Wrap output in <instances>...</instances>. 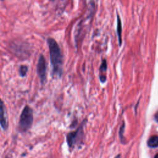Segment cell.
Wrapping results in <instances>:
<instances>
[{
  "label": "cell",
  "instance_id": "obj_8",
  "mask_svg": "<svg viewBox=\"0 0 158 158\" xmlns=\"http://www.w3.org/2000/svg\"><path fill=\"white\" fill-rule=\"evenodd\" d=\"M106 68H107V64H106V62L105 60H103L102 64H101V69L102 70H106Z\"/></svg>",
  "mask_w": 158,
  "mask_h": 158
},
{
  "label": "cell",
  "instance_id": "obj_4",
  "mask_svg": "<svg viewBox=\"0 0 158 158\" xmlns=\"http://www.w3.org/2000/svg\"><path fill=\"white\" fill-rule=\"evenodd\" d=\"M0 126L4 130H6L9 127L6 107L1 99H0Z\"/></svg>",
  "mask_w": 158,
  "mask_h": 158
},
{
  "label": "cell",
  "instance_id": "obj_10",
  "mask_svg": "<svg viewBox=\"0 0 158 158\" xmlns=\"http://www.w3.org/2000/svg\"><path fill=\"white\" fill-rule=\"evenodd\" d=\"M154 158H158V153L157 154H156V155H155V156H154Z\"/></svg>",
  "mask_w": 158,
  "mask_h": 158
},
{
  "label": "cell",
  "instance_id": "obj_6",
  "mask_svg": "<svg viewBox=\"0 0 158 158\" xmlns=\"http://www.w3.org/2000/svg\"><path fill=\"white\" fill-rule=\"evenodd\" d=\"M148 145L151 148L158 147V136H152L148 141Z\"/></svg>",
  "mask_w": 158,
  "mask_h": 158
},
{
  "label": "cell",
  "instance_id": "obj_1",
  "mask_svg": "<svg viewBox=\"0 0 158 158\" xmlns=\"http://www.w3.org/2000/svg\"><path fill=\"white\" fill-rule=\"evenodd\" d=\"M48 43L49 49L50 60L54 75L60 76L62 73V57L58 44L53 38H49Z\"/></svg>",
  "mask_w": 158,
  "mask_h": 158
},
{
  "label": "cell",
  "instance_id": "obj_5",
  "mask_svg": "<svg viewBox=\"0 0 158 158\" xmlns=\"http://www.w3.org/2000/svg\"><path fill=\"white\" fill-rule=\"evenodd\" d=\"M117 33L118 38L119 45H122V22L118 15H117Z\"/></svg>",
  "mask_w": 158,
  "mask_h": 158
},
{
  "label": "cell",
  "instance_id": "obj_9",
  "mask_svg": "<svg viewBox=\"0 0 158 158\" xmlns=\"http://www.w3.org/2000/svg\"><path fill=\"white\" fill-rule=\"evenodd\" d=\"M154 117H155V119H156V121L158 122V112H157L156 113Z\"/></svg>",
  "mask_w": 158,
  "mask_h": 158
},
{
  "label": "cell",
  "instance_id": "obj_2",
  "mask_svg": "<svg viewBox=\"0 0 158 158\" xmlns=\"http://www.w3.org/2000/svg\"><path fill=\"white\" fill-rule=\"evenodd\" d=\"M33 122V111L29 106H25L20 115L19 122V130L20 132H26L31 127Z\"/></svg>",
  "mask_w": 158,
  "mask_h": 158
},
{
  "label": "cell",
  "instance_id": "obj_3",
  "mask_svg": "<svg viewBox=\"0 0 158 158\" xmlns=\"http://www.w3.org/2000/svg\"><path fill=\"white\" fill-rule=\"evenodd\" d=\"M37 74L40 80V83L44 85L46 81V62L44 57L41 54L39 57L37 67Z\"/></svg>",
  "mask_w": 158,
  "mask_h": 158
},
{
  "label": "cell",
  "instance_id": "obj_7",
  "mask_svg": "<svg viewBox=\"0 0 158 158\" xmlns=\"http://www.w3.org/2000/svg\"><path fill=\"white\" fill-rule=\"evenodd\" d=\"M28 72V67L26 65H21L19 69V73L21 77H25Z\"/></svg>",
  "mask_w": 158,
  "mask_h": 158
},
{
  "label": "cell",
  "instance_id": "obj_11",
  "mask_svg": "<svg viewBox=\"0 0 158 158\" xmlns=\"http://www.w3.org/2000/svg\"><path fill=\"white\" fill-rule=\"evenodd\" d=\"M51 1H54V0H51Z\"/></svg>",
  "mask_w": 158,
  "mask_h": 158
}]
</instances>
